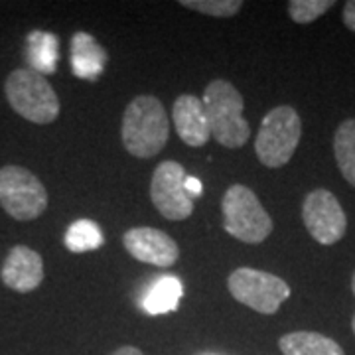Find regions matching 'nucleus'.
<instances>
[{
    "label": "nucleus",
    "instance_id": "nucleus-1",
    "mask_svg": "<svg viewBox=\"0 0 355 355\" xmlns=\"http://www.w3.org/2000/svg\"><path fill=\"white\" fill-rule=\"evenodd\" d=\"M123 144L137 158H153L170 137L164 105L153 95H139L128 103L123 114Z\"/></svg>",
    "mask_w": 355,
    "mask_h": 355
},
{
    "label": "nucleus",
    "instance_id": "nucleus-2",
    "mask_svg": "<svg viewBox=\"0 0 355 355\" xmlns=\"http://www.w3.org/2000/svg\"><path fill=\"white\" fill-rule=\"evenodd\" d=\"M203 107L211 137L225 148H241L249 140L251 128L243 119L241 93L225 79H214L203 91Z\"/></svg>",
    "mask_w": 355,
    "mask_h": 355
},
{
    "label": "nucleus",
    "instance_id": "nucleus-3",
    "mask_svg": "<svg viewBox=\"0 0 355 355\" xmlns=\"http://www.w3.org/2000/svg\"><path fill=\"white\" fill-rule=\"evenodd\" d=\"M302 139V121L291 105H280L265 114L254 139V154L266 168H282L292 160Z\"/></svg>",
    "mask_w": 355,
    "mask_h": 355
},
{
    "label": "nucleus",
    "instance_id": "nucleus-4",
    "mask_svg": "<svg viewBox=\"0 0 355 355\" xmlns=\"http://www.w3.org/2000/svg\"><path fill=\"white\" fill-rule=\"evenodd\" d=\"M4 95L16 113L36 125H50L60 116V99L46 77L34 69H14L6 77Z\"/></svg>",
    "mask_w": 355,
    "mask_h": 355
},
{
    "label": "nucleus",
    "instance_id": "nucleus-5",
    "mask_svg": "<svg viewBox=\"0 0 355 355\" xmlns=\"http://www.w3.org/2000/svg\"><path fill=\"white\" fill-rule=\"evenodd\" d=\"M221 211L223 229L231 237L247 245L263 243L275 229L272 219L261 205L254 191L243 184H235L225 191L221 200Z\"/></svg>",
    "mask_w": 355,
    "mask_h": 355
},
{
    "label": "nucleus",
    "instance_id": "nucleus-6",
    "mask_svg": "<svg viewBox=\"0 0 355 355\" xmlns=\"http://www.w3.org/2000/svg\"><path fill=\"white\" fill-rule=\"evenodd\" d=\"M0 207L16 221H32L48 209V191L40 178L24 166H2Z\"/></svg>",
    "mask_w": 355,
    "mask_h": 355
},
{
    "label": "nucleus",
    "instance_id": "nucleus-7",
    "mask_svg": "<svg viewBox=\"0 0 355 355\" xmlns=\"http://www.w3.org/2000/svg\"><path fill=\"white\" fill-rule=\"evenodd\" d=\"M227 288L237 302L266 316L277 314L282 302H286L291 296L288 282L277 275L249 266H241L229 275Z\"/></svg>",
    "mask_w": 355,
    "mask_h": 355
},
{
    "label": "nucleus",
    "instance_id": "nucleus-8",
    "mask_svg": "<svg viewBox=\"0 0 355 355\" xmlns=\"http://www.w3.org/2000/svg\"><path fill=\"white\" fill-rule=\"evenodd\" d=\"M302 221L312 239L320 245H336L347 231V217L340 200L331 191H310L302 203Z\"/></svg>",
    "mask_w": 355,
    "mask_h": 355
},
{
    "label": "nucleus",
    "instance_id": "nucleus-9",
    "mask_svg": "<svg viewBox=\"0 0 355 355\" xmlns=\"http://www.w3.org/2000/svg\"><path fill=\"white\" fill-rule=\"evenodd\" d=\"M186 170L174 160H166L154 170L150 200L154 207L170 221H182L193 214V200L184 188Z\"/></svg>",
    "mask_w": 355,
    "mask_h": 355
},
{
    "label": "nucleus",
    "instance_id": "nucleus-10",
    "mask_svg": "<svg viewBox=\"0 0 355 355\" xmlns=\"http://www.w3.org/2000/svg\"><path fill=\"white\" fill-rule=\"evenodd\" d=\"M123 245L130 257L154 266H172L180 259L178 243L160 229L132 227L123 235Z\"/></svg>",
    "mask_w": 355,
    "mask_h": 355
},
{
    "label": "nucleus",
    "instance_id": "nucleus-11",
    "mask_svg": "<svg viewBox=\"0 0 355 355\" xmlns=\"http://www.w3.org/2000/svg\"><path fill=\"white\" fill-rule=\"evenodd\" d=\"M0 279L14 292L26 294L36 291L44 280V261L38 251L26 245H16L6 254Z\"/></svg>",
    "mask_w": 355,
    "mask_h": 355
},
{
    "label": "nucleus",
    "instance_id": "nucleus-12",
    "mask_svg": "<svg viewBox=\"0 0 355 355\" xmlns=\"http://www.w3.org/2000/svg\"><path fill=\"white\" fill-rule=\"evenodd\" d=\"M172 119L180 140H184L188 146L200 148L211 139L209 123L203 103L193 95H180L172 109Z\"/></svg>",
    "mask_w": 355,
    "mask_h": 355
},
{
    "label": "nucleus",
    "instance_id": "nucleus-13",
    "mask_svg": "<svg viewBox=\"0 0 355 355\" xmlns=\"http://www.w3.org/2000/svg\"><path fill=\"white\" fill-rule=\"evenodd\" d=\"M107 64V53L95 42L93 36L85 32H77L71 40V65L77 77L95 79Z\"/></svg>",
    "mask_w": 355,
    "mask_h": 355
},
{
    "label": "nucleus",
    "instance_id": "nucleus-14",
    "mask_svg": "<svg viewBox=\"0 0 355 355\" xmlns=\"http://www.w3.org/2000/svg\"><path fill=\"white\" fill-rule=\"evenodd\" d=\"M284 355H345L342 345L318 331H291L279 340Z\"/></svg>",
    "mask_w": 355,
    "mask_h": 355
},
{
    "label": "nucleus",
    "instance_id": "nucleus-15",
    "mask_svg": "<svg viewBox=\"0 0 355 355\" xmlns=\"http://www.w3.org/2000/svg\"><path fill=\"white\" fill-rule=\"evenodd\" d=\"M182 294H184L182 280L174 277V275H166V277H160L150 284V288H148L144 300H142V308L150 316H160V314H166V312H174Z\"/></svg>",
    "mask_w": 355,
    "mask_h": 355
},
{
    "label": "nucleus",
    "instance_id": "nucleus-16",
    "mask_svg": "<svg viewBox=\"0 0 355 355\" xmlns=\"http://www.w3.org/2000/svg\"><path fill=\"white\" fill-rule=\"evenodd\" d=\"M334 156L345 182L355 188V119H345L336 128Z\"/></svg>",
    "mask_w": 355,
    "mask_h": 355
},
{
    "label": "nucleus",
    "instance_id": "nucleus-17",
    "mask_svg": "<svg viewBox=\"0 0 355 355\" xmlns=\"http://www.w3.org/2000/svg\"><path fill=\"white\" fill-rule=\"evenodd\" d=\"M28 62L38 73H53L58 65V36L34 32L28 36Z\"/></svg>",
    "mask_w": 355,
    "mask_h": 355
},
{
    "label": "nucleus",
    "instance_id": "nucleus-18",
    "mask_svg": "<svg viewBox=\"0 0 355 355\" xmlns=\"http://www.w3.org/2000/svg\"><path fill=\"white\" fill-rule=\"evenodd\" d=\"M105 241L101 227L91 219H77L65 233V247L71 253H87L99 249Z\"/></svg>",
    "mask_w": 355,
    "mask_h": 355
},
{
    "label": "nucleus",
    "instance_id": "nucleus-19",
    "mask_svg": "<svg viewBox=\"0 0 355 355\" xmlns=\"http://www.w3.org/2000/svg\"><path fill=\"white\" fill-rule=\"evenodd\" d=\"M336 6L334 0H291L288 16L296 24H310Z\"/></svg>",
    "mask_w": 355,
    "mask_h": 355
},
{
    "label": "nucleus",
    "instance_id": "nucleus-20",
    "mask_svg": "<svg viewBox=\"0 0 355 355\" xmlns=\"http://www.w3.org/2000/svg\"><path fill=\"white\" fill-rule=\"evenodd\" d=\"M180 4L184 8H191V10L216 16V18L235 16L243 8L241 0H182Z\"/></svg>",
    "mask_w": 355,
    "mask_h": 355
},
{
    "label": "nucleus",
    "instance_id": "nucleus-21",
    "mask_svg": "<svg viewBox=\"0 0 355 355\" xmlns=\"http://www.w3.org/2000/svg\"><path fill=\"white\" fill-rule=\"evenodd\" d=\"M343 24L347 30H352L355 34V0H349V2H345V6H343Z\"/></svg>",
    "mask_w": 355,
    "mask_h": 355
},
{
    "label": "nucleus",
    "instance_id": "nucleus-22",
    "mask_svg": "<svg viewBox=\"0 0 355 355\" xmlns=\"http://www.w3.org/2000/svg\"><path fill=\"white\" fill-rule=\"evenodd\" d=\"M184 188H186V193L190 196V200H193V198H200V196H202V182H200L198 178L186 176Z\"/></svg>",
    "mask_w": 355,
    "mask_h": 355
},
{
    "label": "nucleus",
    "instance_id": "nucleus-23",
    "mask_svg": "<svg viewBox=\"0 0 355 355\" xmlns=\"http://www.w3.org/2000/svg\"><path fill=\"white\" fill-rule=\"evenodd\" d=\"M111 355H144V354L140 352L139 347H135V345H123V347L114 349Z\"/></svg>",
    "mask_w": 355,
    "mask_h": 355
},
{
    "label": "nucleus",
    "instance_id": "nucleus-24",
    "mask_svg": "<svg viewBox=\"0 0 355 355\" xmlns=\"http://www.w3.org/2000/svg\"><path fill=\"white\" fill-rule=\"evenodd\" d=\"M352 291H354V296H355V272H354V277H352Z\"/></svg>",
    "mask_w": 355,
    "mask_h": 355
},
{
    "label": "nucleus",
    "instance_id": "nucleus-25",
    "mask_svg": "<svg viewBox=\"0 0 355 355\" xmlns=\"http://www.w3.org/2000/svg\"><path fill=\"white\" fill-rule=\"evenodd\" d=\"M352 330H354V334H355V316H354V320H352Z\"/></svg>",
    "mask_w": 355,
    "mask_h": 355
}]
</instances>
